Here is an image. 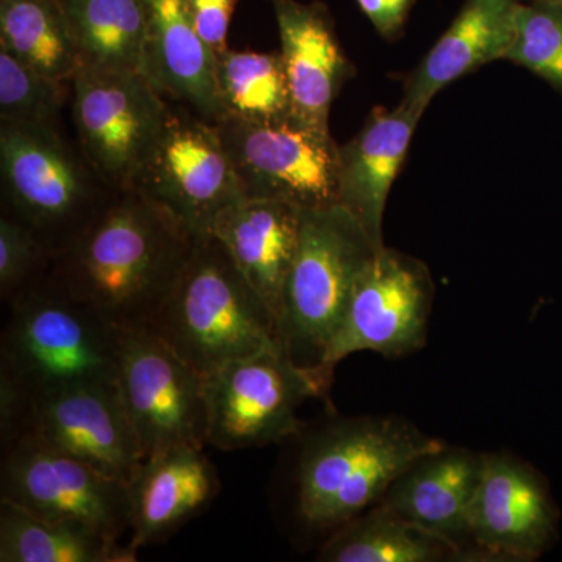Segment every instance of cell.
<instances>
[{"label":"cell","instance_id":"603a6c76","mask_svg":"<svg viewBox=\"0 0 562 562\" xmlns=\"http://www.w3.org/2000/svg\"><path fill=\"white\" fill-rule=\"evenodd\" d=\"M324 562L473 561L457 542L412 522L382 503L333 530L321 547Z\"/></svg>","mask_w":562,"mask_h":562},{"label":"cell","instance_id":"52a82bcc","mask_svg":"<svg viewBox=\"0 0 562 562\" xmlns=\"http://www.w3.org/2000/svg\"><path fill=\"white\" fill-rule=\"evenodd\" d=\"M330 384L273 346L205 376L206 442L224 452L271 446L302 432L297 413Z\"/></svg>","mask_w":562,"mask_h":562},{"label":"cell","instance_id":"7402d4cb","mask_svg":"<svg viewBox=\"0 0 562 562\" xmlns=\"http://www.w3.org/2000/svg\"><path fill=\"white\" fill-rule=\"evenodd\" d=\"M522 2L465 0L438 43L403 80L402 101L425 111L447 85L487 63L503 60Z\"/></svg>","mask_w":562,"mask_h":562},{"label":"cell","instance_id":"1f68e13d","mask_svg":"<svg viewBox=\"0 0 562 562\" xmlns=\"http://www.w3.org/2000/svg\"><path fill=\"white\" fill-rule=\"evenodd\" d=\"M362 13L386 41L401 38L416 0H357Z\"/></svg>","mask_w":562,"mask_h":562},{"label":"cell","instance_id":"9a60e30c","mask_svg":"<svg viewBox=\"0 0 562 562\" xmlns=\"http://www.w3.org/2000/svg\"><path fill=\"white\" fill-rule=\"evenodd\" d=\"M25 432L125 484L144 462L117 383L87 384L32 398Z\"/></svg>","mask_w":562,"mask_h":562},{"label":"cell","instance_id":"30bf717a","mask_svg":"<svg viewBox=\"0 0 562 562\" xmlns=\"http://www.w3.org/2000/svg\"><path fill=\"white\" fill-rule=\"evenodd\" d=\"M169 101L140 72L80 68L70 81L72 135L113 190H128L160 135Z\"/></svg>","mask_w":562,"mask_h":562},{"label":"cell","instance_id":"d4e9b609","mask_svg":"<svg viewBox=\"0 0 562 562\" xmlns=\"http://www.w3.org/2000/svg\"><path fill=\"white\" fill-rule=\"evenodd\" d=\"M80 68L140 72L146 0H61Z\"/></svg>","mask_w":562,"mask_h":562},{"label":"cell","instance_id":"ac0fdd59","mask_svg":"<svg viewBox=\"0 0 562 562\" xmlns=\"http://www.w3.org/2000/svg\"><path fill=\"white\" fill-rule=\"evenodd\" d=\"M220 491L216 468L199 447H173L147 458L127 483L128 546L138 552L166 541L205 512Z\"/></svg>","mask_w":562,"mask_h":562},{"label":"cell","instance_id":"3957f363","mask_svg":"<svg viewBox=\"0 0 562 562\" xmlns=\"http://www.w3.org/2000/svg\"><path fill=\"white\" fill-rule=\"evenodd\" d=\"M7 306L0 372L31 401L87 384L117 383L122 330L63 290L49 269Z\"/></svg>","mask_w":562,"mask_h":562},{"label":"cell","instance_id":"8992f818","mask_svg":"<svg viewBox=\"0 0 562 562\" xmlns=\"http://www.w3.org/2000/svg\"><path fill=\"white\" fill-rule=\"evenodd\" d=\"M376 251L344 206L301 210V235L284 284L279 336L291 360L327 384L331 383L322 373L325 355L355 284Z\"/></svg>","mask_w":562,"mask_h":562},{"label":"cell","instance_id":"44dd1931","mask_svg":"<svg viewBox=\"0 0 562 562\" xmlns=\"http://www.w3.org/2000/svg\"><path fill=\"white\" fill-rule=\"evenodd\" d=\"M211 235L224 244L279 324L284 284L301 235V209L277 199L244 198L217 217Z\"/></svg>","mask_w":562,"mask_h":562},{"label":"cell","instance_id":"4fadbf2b","mask_svg":"<svg viewBox=\"0 0 562 562\" xmlns=\"http://www.w3.org/2000/svg\"><path fill=\"white\" fill-rule=\"evenodd\" d=\"M117 386L143 460L206 442L205 376L150 330L122 331Z\"/></svg>","mask_w":562,"mask_h":562},{"label":"cell","instance_id":"f546056e","mask_svg":"<svg viewBox=\"0 0 562 562\" xmlns=\"http://www.w3.org/2000/svg\"><path fill=\"white\" fill-rule=\"evenodd\" d=\"M52 257L25 225L0 216V297L5 305L47 272Z\"/></svg>","mask_w":562,"mask_h":562},{"label":"cell","instance_id":"4dcf8cb0","mask_svg":"<svg viewBox=\"0 0 562 562\" xmlns=\"http://www.w3.org/2000/svg\"><path fill=\"white\" fill-rule=\"evenodd\" d=\"M195 31L216 57L231 49L228 29L238 0H187Z\"/></svg>","mask_w":562,"mask_h":562},{"label":"cell","instance_id":"f1b7e54d","mask_svg":"<svg viewBox=\"0 0 562 562\" xmlns=\"http://www.w3.org/2000/svg\"><path fill=\"white\" fill-rule=\"evenodd\" d=\"M503 60L516 63L562 94V2L527 0L517 9Z\"/></svg>","mask_w":562,"mask_h":562},{"label":"cell","instance_id":"7c38bea8","mask_svg":"<svg viewBox=\"0 0 562 562\" xmlns=\"http://www.w3.org/2000/svg\"><path fill=\"white\" fill-rule=\"evenodd\" d=\"M0 501L90 528L111 542L131 531L127 484L29 432L2 447Z\"/></svg>","mask_w":562,"mask_h":562},{"label":"cell","instance_id":"e0dca14e","mask_svg":"<svg viewBox=\"0 0 562 562\" xmlns=\"http://www.w3.org/2000/svg\"><path fill=\"white\" fill-rule=\"evenodd\" d=\"M425 111L401 102L394 110L375 106L361 131L339 146V205L355 217L376 250H383L387 195L408 155Z\"/></svg>","mask_w":562,"mask_h":562},{"label":"cell","instance_id":"d6986e66","mask_svg":"<svg viewBox=\"0 0 562 562\" xmlns=\"http://www.w3.org/2000/svg\"><path fill=\"white\" fill-rule=\"evenodd\" d=\"M482 471L483 453L446 446L406 469L380 503L482 561L471 539V509Z\"/></svg>","mask_w":562,"mask_h":562},{"label":"cell","instance_id":"277c9868","mask_svg":"<svg viewBox=\"0 0 562 562\" xmlns=\"http://www.w3.org/2000/svg\"><path fill=\"white\" fill-rule=\"evenodd\" d=\"M150 331L203 376L281 346L276 316L211 233L195 238Z\"/></svg>","mask_w":562,"mask_h":562},{"label":"cell","instance_id":"6da1fadb","mask_svg":"<svg viewBox=\"0 0 562 562\" xmlns=\"http://www.w3.org/2000/svg\"><path fill=\"white\" fill-rule=\"evenodd\" d=\"M194 241L168 211L121 190L68 250L52 258L49 272L120 330H151Z\"/></svg>","mask_w":562,"mask_h":562},{"label":"cell","instance_id":"5bb4252c","mask_svg":"<svg viewBox=\"0 0 562 562\" xmlns=\"http://www.w3.org/2000/svg\"><path fill=\"white\" fill-rule=\"evenodd\" d=\"M558 531L560 509L541 473L516 454L483 453L471 509L472 546L482 561L539 560Z\"/></svg>","mask_w":562,"mask_h":562},{"label":"cell","instance_id":"7a4b0ae2","mask_svg":"<svg viewBox=\"0 0 562 562\" xmlns=\"http://www.w3.org/2000/svg\"><path fill=\"white\" fill-rule=\"evenodd\" d=\"M447 443L397 416L339 417L306 432L294 468V516L330 532L382 502L414 462Z\"/></svg>","mask_w":562,"mask_h":562},{"label":"cell","instance_id":"cb8c5ba5","mask_svg":"<svg viewBox=\"0 0 562 562\" xmlns=\"http://www.w3.org/2000/svg\"><path fill=\"white\" fill-rule=\"evenodd\" d=\"M136 550L111 542L81 525L47 519L0 501L2 562H128Z\"/></svg>","mask_w":562,"mask_h":562},{"label":"cell","instance_id":"8fae6325","mask_svg":"<svg viewBox=\"0 0 562 562\" xmlns=\"http://www.w3.org/2000/svg\"><path fill=\"white\" fill-rule=\"evenodd\" d=\"M435 301L428 266L413 255L384 247L376 251L355 284L346 313L325 355L322 373L333 371L357 351L405 357L427 342Z\"/></svg>","mask_w":562,"mask_h":562},{"label":"cell","instance_id":"2e32d148","mask_svg":"<svg viewBox=\"0 0 562 562\" xmlns=\"http://www.w3.org/2000/svg\"><path fill=\"white\" fill-rule=\"evenodd\" d=\"M290 85L292 117L330 132L328 117L344 85L357 68L339 44L330 10L322 2L271 0Z\"/></svg>","mask_w":562,"mask_h":562},{"label":"cell","instance_id":"9c48e42d","mask_svg":"<svg viewBox=\"0 0 562 562\" xmlns=\"http://www.w3.org/2000/svg\"><path fill=\"white\" fill-rule=\"evenodd\" d=\"M233 162L244 198L277 199L301 210L339 205V146L321 132L290 117L214 122Z\"/></svg>","mask_w":562,"mask_h":562},{"label":"cell","instance_id":"484cf974","mask_svg":"<svg viewBox=\"0 0 562 562\" xmlns=\"http://www.w3.org/2000/svg\"><path fill=\"white\" fill-rule=\"evenodd\" d=\"M0 49L66 83L81 66L61 0H0Z\"/></svg>","mask_w":562,"mask_h":562},{"label":"cell","instance_id":"83f0119b","mask_svg":"<svg viewBox=\"0 0 562 562\" xmlns=\"http://www.w3.org/2000/svg\"><path fill=\"white\" fill-rule=\"evenodd\" d=\"M70 83L44 76L27 63L0 49V121L65 127Z\"/></svg>","mask_w":562,"mask_h":562},{"label":"cell","instance_id":"5b68a950","mask_svg":"<svg viewBox=\"0 0 562 562\" xmlns=\"http://www.w3.org/2000/svg\"><path fill=\"white\" fill-rule=\"evenodd\" d=\"M2 214L25 225L52 258L68 250L113 201L65 127L0 121Z\"/></svg>","mask_w":562,"mask_h":562},{"label":"cell","instance_id":"ba28073f","mask_svg":"<svg viewBox=\"0 0 562 562\" xmlns=\"http://www.w3.org/2000/svg\"><path fill=\"white\" fill-rule=\"evenodd\" d=\"M128 190L168 211L194 238L210 235L217 217L244 199L216 124L176 102Z\"/></svg>","mask_w":562,"mask_h":562},{"label":"cell","instance_id":"d6a6232c","mask_svg":"<svg viewBox=\"0 0 562 562\" xmlns=\"http://www.w3.org/2000/svg\"><path fill=\"white\" fill-rule=\"evenodd\" d=\"M560 2H562V0H560Z\"/></svg>","mask_w":562,"mask_h":562},{"label":"cell","instance_id":"4316f807","mask_svg":"<svg viewBox=\"0 0 562 562\" xmlns=\"http://www.w3.org/2000/svg\"><path fill=\"white\" fill-rule=\"evenodd\" d=\"M216 88L221 117L246 122L292 117L290 85L280 52L225 50L216 57Z\"/></svg>","mask_w":562,"mask_h":562},{"label":"cell","instance_id":"ffe728a7","mask_svg":"<svg viewBox=\"0 0 562 562\" xmlns=\"http://www.w3.org/2000/svg\"><path fill=\"white\" fill-rule=\"evenodd\" d=\"M146 7L140 74L166 101L183 103L216 122V55L195 31L187 0H146Z\"/></svg>","mask_w":562,"mask_h":562}]
</instances>
